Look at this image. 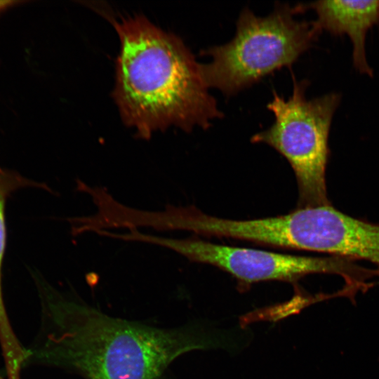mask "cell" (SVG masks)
<instances>
[{
  "label": "cell",
  "instance_id": "obj_8",
  "mask_svg": "<svg viewBox=\"0 0 379 379\" xmlns=\"http://www.w3.org/2000/svg\"><path fill=\"white\" fill-rule=\"evenodd\" d=\"M23 1L0 0V16L8 10L24 3Z\"/></svg>",
  "mask_w": 379,
  "mask_h": 379
},
{
  "label": "cell",
  "instance_id": "obj_4",
  "mask_svg": "<svg viewBox=\"0 0 379 379\" xmlns=\"http://www.w3.org/2000/svg\"><path fill=\"white\" fill-rule=\"evenodd\" d=\"M307 86V80L293 79V92L287 100L274 92L267 107L274 121L251 139L273 147L290 164L298 187V208L331 205L325 178L328 139L342 98L333 91L308 99Z\"/></svg>",
  "mask_w": 379,
  "mask_h": 379
},
{
  "label": "cell",
  "instance_id": "obj_5",
  "mask_svg": "<svg viewBox=\"0 0 379 379\" xmlns=\"http://www.w3.org/2000/svg\"><path fill=\"white\" fill-rule=\"evenodd\" d=\"M133 239L135 241L169 248L191 261L215 266L246 284L265 281H295L311 274H334L341 276L347 287H354L367 274V270L340 257L293 255L220 245L195 238L161 237L139 231L133 234Z\"/></svg>",
  "mask_w": 379,
  "mask_h": 379
},
{
  "label": "cell",
  "instance_id": "obj_3",
  "mask_svg": "<svg viewBox=\"0 0 379 379\" xmlns=\"http://www.w3.org/2000/svg\"><path fill=\"white\" fill-rule=\"evenodd\" d=\"M295 13L294 7L286 5L265 17L242 11L232 40L201 51L211 58L200 66L208 88L232 95L294 63L321 34L313 21L296 20Z\"/></svg>",
  "mask_w": 379,
  "mask_h": 379
},
{
  "label": "cell",
  "instance_id": "obj_2",
  "mask_svg": "<svg viewBox=\"0 0 379 379\" xmlns=\"http://www.w3.org/2000/svg\"><path fill=\"white\" fill-rule=\"evenodd\" d=\"M40 284L54 326L44 355L88 379H157L179 355L206 346L186 331L112 318Z\"/></svg>",
  "mask_w": 379,
  "mask_h": 379
},
{
  "label": "cell",
  "instance_id": "obj_7",
  "mask_svg": "<svg viewBox=\"0 0 379 379\" xmlns=\"http://www.w3.org/2000/svg\"><path fill=\"white\" fill-rule=\"evenodd\" d=\"M26 187L41 188L55 194L47 184L25 178L13 171L0 166V341L7 343L15 338V333L6 310L1 285V270L6 241L5 204L7 198L17 190Z\"/></svg>",
  "mask_w": 379,
  "mask_h": 379
},
{
  "label": "cell",
  "instance_id": "obj_1",
  "mask_svg": "<svg viewBox=\"0 0 379 379\" xmlns=\"http://www.w3.org/2000/svg\"><path fill=\"white\" fill-rule=\"evenodd\" d=\"M121 48L113 96L124 123L149 139L171 126L208 128L222 117L194 55L143 16L114 21Z\"/></svg>",
  "mask_w": 379,
  "mask_h": 379
},
{
  "label": "cell",
  "instance_id": "obj_6",
  "mask_svg": "<svg viewBox=\"0 0 379 379\" xmlns=\"http://www.w3.org/2000/svg\"><path fill=\"white\" fill-rule=\"evenodd\" d=\"M296 13L313 10L314 24L320 32L347 35L352 46L354 68L372 77L373 70L367 59L366 41L368 31L379 22V1L321 0L294 6Z\"/></svg>",
  "mask_w": 379,
  "mask_h": 379
}]
</instances>
